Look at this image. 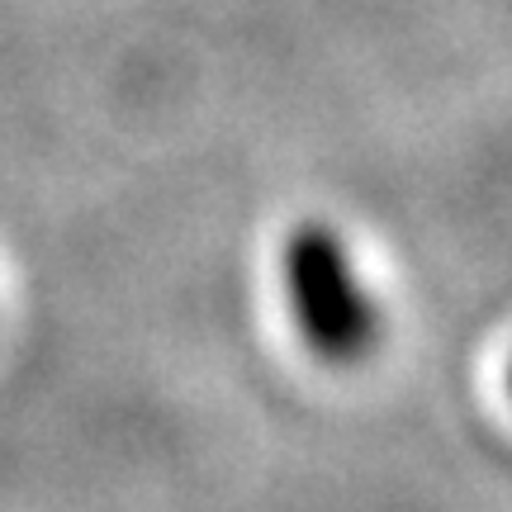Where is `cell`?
Wrapping results in <instances>:
<instances>
[{
	"instance_id": "1",
	"label": "cell",
	"mask_w": 512,
	"mask_h": 512,
	"mask_svg": "<svg viewBox=\"0 0 512 512\" xmlns=\"http://www.w3.org/2000/svg\"><path fill=\"white\" fill-rule=\"evenodd\" d=\"M280 285L290 294V318L318 361L351 366L380 342V304L351 247L328 223H299L280 252Z\"/></svg>"
}]
</instances>
